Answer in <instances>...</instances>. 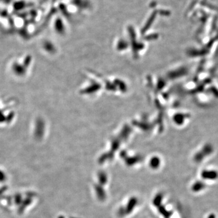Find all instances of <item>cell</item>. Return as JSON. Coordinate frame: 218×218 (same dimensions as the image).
I'll return each instance as SVG.
<instances>
[{"label":"cell","mask_w":218,"mask_h":218,"mask_svg":"<svg viewBox=\"0 0 218 218\" xmlns=\"http://www.w3.org/2000/svg\"><path fill=\"white\" fill-rule=\"evenodd\" d=\"M213 151L212 147L210 145H205L200 151L197 153L194 157V162L197 163L200 162L206 156H208Z\"/></svg>","instance_id":"6da1fadb"},{"label":"cell","mask_w":218,"mask_h":218,"mask_svg":"<svg viewBox=\"0 0 218 218\" xmlns=\"http://www.w3.org/2000/svg\"><path fill=\"white\" fill-rule=\"evenodd\" d=\"M201 177L206 180H215L218 178V172L216 170H204L201 173Z\"/></svg>","instance_id":"7a4b0ae2"},{"label":"cell","mask_w":218,"mask_h":218,"mask_svg":"<svg viewBox=\"0 0 218 218\" xmlns=\"http://www.w3.org/2000/svg\"><path fill=\"white\" fill-rule=\"evenodd\" d=\"M205 187V183L202 181H197L192 186V190L194 192H198L203 190Z\"/></svg>","instance_id":"3957f363"},{"label":"cell","mask_w":218,"mask_h":218,"mask_svg":"<svg viewBox=\"0 0 218 218\" xmlns=\"http://www.w3.org/2000/svg\"><path fill=\"white\" fill-rule=\"evenodd\" d=\"M208 218H215V216H214V214H211L209 215Z\"/></svg>","instance_id":"277c9868"}]
</instances>
